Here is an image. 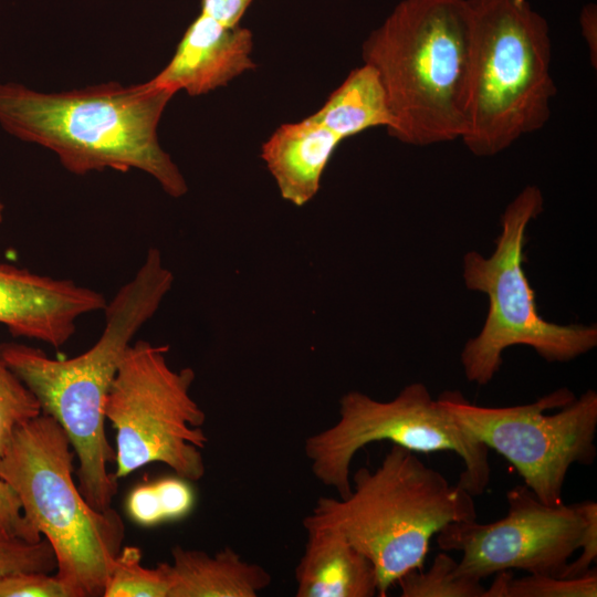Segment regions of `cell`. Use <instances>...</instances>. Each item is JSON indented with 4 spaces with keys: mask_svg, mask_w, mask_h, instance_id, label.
Returning <instances> with one entry per match:
<instances>
[{
    "mask_svg": "<svg viewBox=\"0 0 597 597\" xmlns=\"http://www.w3.org/2000/svg\"><path fill=\"white\" fill-rule=\"evenodd\" d=\"M174 95L150 81L129 86L108 82L55 93L0 83V126L18 139L51 150L72 174L137 169L179 198L187 192V182L157 134Z\"/></svg>",
    "mask_w": 597,
    "mask_h": 597,
    "instance_id": "obj_1",
    "label": "cell"
},
{
    "mask_svg": "<svg viewBox=\"0 0 597 597\" xmlns=\"http://www.w3.org/2000/svg\"><path fill=\"white\" fill-rule=\"evenodd\" d=\"M470 55L465 0H401L364 41L391 115L388 134L412 146L459 139Z\"/></svg>",
    "mask_w": 597,
    "mask_h": 597,
    "instance_id": "obj_2",
    "label": "cell"
},
{
    "mask_svg": "<svg viewBox=\"0 0 597 597\" xmlns=\"http://www.w3.org/2000/svg\"><path fill=\"white\" fill-rule=\"evenodd\" d=\"M350 484L346 498H320L302 524L343 533L374 564L381 597L422 567L434 534L450 523L476 520L467 490L398 444L376 469H358Z\"/></svg>",
    "mask_w": 597,
    "mask_h": 597,
    "instance_id": "obj_3",
    "label": "cell"
},
{
    "mask_svg": "<svg viewBox=\"0 0 597 597\" xmlns=\"http://www.w3.org/2000/svg\"><path fill=\"white\" fill-rule=\"evenodd\" d=\"M470 55L460 137L492 157L549 121L556 86L546 19L528 0H465Z\"/></svg>",
    "mask_w": 597,
    "mask_h": 597,
    "instance_id": "obj_4",
    "label": "cell"
},
{
    "mask_svg": "<svg viewBox=\"0 0 597 597\" xmlns=\"http://www.w3.org/2000/svg\"><path fill=\"white\" fill-rule=\"evenodd\" d=\"M74 457L62 427L41 412L14 430L0 457V475L52 545L55 576L73 597H103L125 524L113 507L101 512L86 502L73 479Z\"/></svg>",
    "mask_w": 597,
    "mask_h": 597,
    "instance_id": "obj_5",
    "label": "cell"
},
{
    "mask_svg": "<svg viewBox=\"0 0 597 597\" xmlns=\"http://www.w3.org/2000/svg\"><path fill=\"white\" fill-rule=\"evenodd\" d=\"M104 311L97 342L72 358H51L24 344H0L1 360L33 392L41 412L66 433L78 460V490L101 512L112 507L118 490V480L107 470L115 461L105 431L107 395L125 352L149 320L144 304L127 295L114 296Z\"/></svg>",
    "mask_w": 597,
    "mask_h": 597,
    "instance_id": "obj_6",
    "label": "cell"
},
{
    "mask_svg": "<svg viewBox=\"0 0 597 597\" xmlns=\"http://www.w3.org/2000/svg\"><path fill=\"white\" fill-rule=\"evenodd\" d=\"M538 187H525L506 207L493 253L468 252L463 260L467 287L486 295L489 310L481 332L469 339L461 363L469 381L486 385L499 371L503 352L532 347L549 363L568 362L597 345L595 325H559L537 311L534 291L523 270L528 223L543 210Z\"/></svg>",
    "mask_w": 597,
    "mask_h": 597,
    "instance_id": "obj_7",
    "label": "cell"
},
{
    "mask_svg": "<svg viewBox=\"0 0 597 597\" xmlns=\"http://www.w3.org/2000/svg\"><path fill=\"white\" fill-rule=\"evenodd\" d=\"M168 349L137 341L118 365L105 405L116 431V480L154 462L188 481L206 473V413L190 395L196 374L190 367L172 369Z\"/></svg>",
    "mask_w": 597,
    "mask_h": 597,
    "instance_id": "obj_8",
    "label": "cell"
},
{
    "mask_svg": "<svg viewBox=\"0 0 597 597\" xmlns=\"http://www.w3.org/2000/svg\"><path fill=\"white\" fill-rule=\"evenodd\" d=\"M379 441L413 452L452 451L464 463L458 485L472 496L483 494L489 485V448L461 427L421 383L404 387L389 401L357 390L345 394L339 399L337 421L307 437L304 453L314 478L346 498L355 454Z\"/></svg>",
    "mask_w": 597,
    "mask_h": 597,
    "instance_id": "obj_9",
    "label": "cell"
},
{
    "mask_svg": "<svg viewBox=\"0 0 597 597\" xmlns=\"http://www.w3.org/2000/svg\"><path fill=\"white\" fill-rule=\"evenodd\" d=\"M438 400L461 427L509 460L547 505L562 503L573 464L595 461L597 394L593 389L576 398L564 387L532 404L510 407L476 406L459 391H444Z\"/></svg>",
    "mask_w": 597,
    "mask_h": 597,
    "instance_id": "obj_10",
    "label": "cell"
},
{
    "mask_svg": "<svg viewBox=\"0 0 597 597\" xmlns=\"http://www.w3.org/2000/svg\"><path fill=\"white\" fill-rule=\"evenodd\" d=\"M505 517L450 523L437 535L443 551L462 552L457 577L481 582L509 569L563 578L569 558L580 549L594 501L547 505L525 485L506 493Z\"/></svg>",
    "mask_w": 597,
    "mask_h": 597,
    "instance_id": "obj_11",
    "label": "cell"
},
{
    "mask_svg": "<svg viewBox=\"0 0 597 597\" xmlns=\"http://www.w3.org/2000/svg\"><path fill=\"white\" fill-rule=\"evenodd\" d=\"M106 305L104 294L73 280L0 261V324L14 337L60 348L75 334L81 316Z\"/></svg>",
    "mask_w": 597,
    "mask_h": 597,
    "instance_id": "obj_12",
    "label": "cell"
},
{
    "mask_svg": "<svg viewBox=\"0 0 597 597\" xmlns=\"http://www.w3.org/2000/svg\"><path fill=\"white\" fill-rule=\"evenodd\" d=\"M252 32L240 25L228 27L200 12L190 23L169 63L150 83L175 94H207L227 85L242 73L254 70L251 60Z\"/></svg>",
    "mask_w": 597,
    "mask_h": 597,
    "instance_id": "obj_13",
    "label": "cell"
},
{
    "mask_svg": "<svg viewBox=\"0 0 597 597\" xmlns=\"http://www.w3.org/2000/svg\"><path fill=\"white\" fill-rule=\"evenodd\" d=\"M304 552L295 567L296 597H374V564L338 530L308 526Z\"/></svg>",
    "mask_w": 597,
    "mask_h": 597,
    "instance_id": "obj_14",
    "label": "cell"
},
{
    "mask_svg": "<svg viewBox=\"0 0 597 597\" xmlns=\"http://www.w3.org/2000/svg\"><path fill=\"white\" fill-rule=\"evenodd\" d=\"M341 142L313 115L279 126L262 144L261 157L282 198L297 207L308 202Z\"/></svg>",
    "mask_w": 597,
    "mask_h": 597,
    "instance_id": "obj_15",
    "label": "cell"
},
{
    "mask_svg": "<svg viewBox=\"0 0 597 597\" xmlns=\"http://www.w3.org/2000/svg\"><path fill=\"white\" fill-rule=\"evenodd\" d=\"M169 563L168 597H256L270 586L271 574L226 546L213 555L175 546Z\"/></svg>",
    "mask_w": 597,
    "mask_h": 597,
    "instance_id": "obj_16",
    "label": "cell"
},
{
    "mask_svg": "<svg viewBox=\"0 0 597 597\" xmlns=\"http://www.w3.org/2000/svg\"><path fill=\"white\" fill-rule=\"evenodd\" d=\"M312 115L342 140L373 127L388 129L392 124L380 80L365 63L354 69Z\"/></svg>",
    "mask_w": 597,
    "mask_h": 597,
    "instance_id": "obj_17",
    "label": "cell"
},
{
    "mask_svg": "<svg viewBox=\"0 0 597 597\" xmlns=\"http://www.w3.org/2000/svg\"><path fill=\"white\" fill-rule=\"evenodd\" d=\"M195 499L189 481L175 474L134 488L125 509L133 522L151 527L186 517L195 506Z\"/></svg>",
    "mask_w": 597,
    "mask_h": 597,
    "instance_id": "obj_18",
    "label": "cell"
},
{
    "mask_svg": "<svg viewBox=\"0 0 597 597\" xmlns=\"http://www.w3.org/2000/svg\"><path fill=\"white\" fill-rule=\"evenodd\" d=\"M169 590V563L145 567L140 548L129 545L116 556L103 597H168Z\"/></svg>",
    "mask_w": 597,
    "mask_h": 597,
    "instance_id": "obj_19",
    "label": "cell"
},
{
    "mask_svg": "<svg viewBox=\"0 0 597 597\" xmlns=\"http://www.w3.org/2000/svg\"><path fill=\"white\" fill-rule=\"evenodd\" d=\"M485 597H596L597 573L591 568L574 578L530 574L514 578L507 570L495 574Z\"/></svg>",
    "mask_w": 597,
    "mask_h": 597,
    "instance_id": "obj_20",
    "label": "cell"
},
{
    "mask_svg": "<svg viewBox=\"0 0 597 597\" xmlns=\"http://www.w3.org/2000/svg\"><path fill=\"white\" fill-rule=\"evenodd\" d=\"M457 563L448 554L439 553L427 570L413 569L398 579L400 596L485 597L486 588L481 582L455 576Z\"/></svg>",
    "mask_w": 597,
    "mask_h": 597,
    "instance_id": "obj_21",
    "label": "cell"
},
{
    "mask_svg": "<svg viewBox=\"0 0 597 597\" xmlns=\"http://www.w3.org/2000/svg\"><path fill=\"white\" fill-rule=\"evenodd\" d=\"M40 413L36 397L0 358V457L14 430Z\"/></svg>",
    "mask_w": 597,
    "mask_h": 597,
    "instance_id": "obj_22",
    "label": "cell"
},
{
    "mask_svg": "<svg viewBox=\"0 0 597 597\" xmlns=\"http://www.w3.org/2000/svg\"><path fill=\"white\" fill-rule=\"evenodd\" d=\"M55 569V554L45 537L36 543L0 538V575L15 572L51 574Z\"/></svg>",
    "mask_w": 597,
    "mask_h": 597,
    "instance_id": "obj_23",
    "label": "cell"
},
{
    "mask_svg": "<svg viewBox=\"0 0 597 597\" xmlns=\"http://www.w3.org/2000/svg\"><path fill=\"white\" fill-rule=\"evenodd\" d=\"M0 597H73V594L50 573L15 572L0 575Z\"/></svg>",
    "mask_w": 597,
    "mask_h": 597,
    "instance_id": "obj_24",
    "label": "cell"
},
{
    "mask_svg": "<svg viewBox=\"0 0 597 597\" xmlns=\"http://www.w3.org/2000/svg\"><path fill=\"white\" fill-rule=\"evenodd\" d=\"M0 538L36 543L43 535L25 516L13 488L0 475Z\"/></svg>",
    "mask_w": 597,
    "mask_h": 597,
    "instance_id": "obj_25",
    "label": "cell"
},
{
    "mask_svg": "<svg viewBox=\"0 0 597 597\" xmlns=\"http://www.w3.org/2000/svg\"><path fill=\"white\" fill-rule=\"evenodd\" d=\"M580 549L579 557L567 564L563 578H574L586 574L597 559V509L588 516Z\"/></svg>",
    "mask_w": 597,
    "mask_h": 597,
    "instance_id": "obj_26",
    "label": "cell"
},
{
    "mask_svg": "<svg viewBox=\"0 0 597 597\" xmlns=\"http://www.w3.org/2000/svg\"><path fill=\"white\" fill-rule=\"evenodd\" d=\"M201 12L228 27L239 25L253 0H200Z\"/></svg>",
    "mask_w": 597,
    "mask_h": 597,
    "instance_id": "obj_27",
    "label": "cell"
},
{
    "mask_svg": "<svg viewBox=\"0 0 597 597\" xmlns=\"http://www.w3.org/2000/svg\"><path fill=\"white\" fill-rule=\"evenodd\" d=\"M580 25L583 35L587 42V45L589 48V54L591 59V63L594 64V67H596L597 63V14H596V6L593 3H589L584 7L582 14H580Z\"/></svg>",
    "mask_w": 597,
    "mask_h": 597,
    "instance_id": "obj_28",
    "label": "cell"
},
{
    "mask_svg": "<svg viewBox=\"0 0 597 597\" xmlns=\"http://www.w3.org/2000/svg\"><path fill=\"white\" fill-rule=\"evenodd\" d=\"M3 211H4V206H3V203L0 201V223H1L2 220H3Z\"/></svg>",
    "mask_w": 597,
    "mask_h": 597,
    "instance_id": "obj_29",
    "label": "cell"
}]
</instances>
